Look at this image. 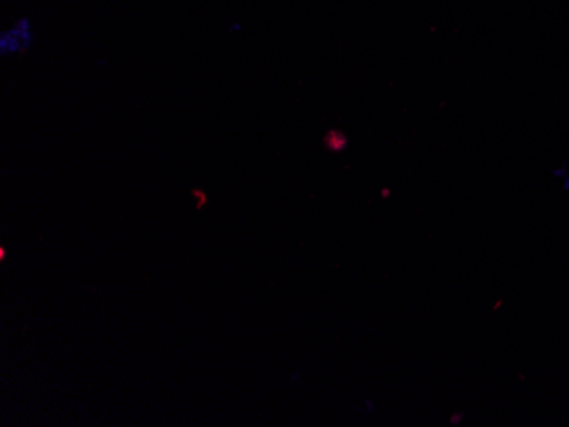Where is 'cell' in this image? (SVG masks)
Listing matches in <instances>:
<instances>
[{
	"mask_svg": "<svg viewBox=\"0 0 569 427\" xmlns=\"http://www.w3.org/2000/svg\"><path fill=\"white\" fill-rule=\"evenodd\" d=\"M34 41L33 22L28 16L16 19L9 30L0 31V55H16L30 50Z\"/></svg>",
	"mask_w": 569,
	"mask_h": 427,
	"instance_id": "1",
	"label": "cell"
},
{
	"mask_svg": "<svg viewBox=\"0 0 569 427\" xmlns=\"http://www.w3.org/2000/svg\"><path fill=\"white\" fill-rule=\"evenodd\" d=\"M325 145L326 149L331 150L335 154L336 152H343L348 146V136L340 132V130H331V132L326 133Z\"/></svg>",
	"mask_w": 569,
	"mask_h": 427,
	"instance_id": "2",
	"label": "cell"
},
{
	"mask_svg": "<svg viewBox=\"0 0 569 427\" xmlns=\"http://www.w3.org/2000/svg\"><path fill=\"white\" fill-rule=\"evenodd\" d=\"M191 196L197 197V206H194V209H197L198 212H201L204 206L209 205V196H207L203 190L194 187V190H191Z\"/></svg>",
	"mask_w": 569,
	"mask_h": 427,
	"instance_id": "3",
	"label": "cell"
},
{
	"mask_svg": "<svg viewBox=\"0 0 569 427\" xmlns=\"http://www.w3.org/2000/svg\"><path fill=\"white\" fill-rule=\"evenodd\" d=\"M227 31H229L230 34H232V33H241V31H242V22H239V21L230 22L229 27H227Z\"/></svg>",
	"mask_w": 569,
	"mask_h": 427,
	"instance_id": "4",
	"label": "cell"
},
{
	"mask_svg": "<svg viewBox=\"0 0 569 427\" xmlns=\"http://www.w3.org/2000/svg\"><path fill=\"white\" fill-rule=\"evenodd\" d=\"M6 260V248L2 247L0 248V261H4Z\"/></svg>",
	"mask_w": 569,
	"mask_h": 427,
	"instance_id": "5",
	"label": "cell"
}]
</instances>
